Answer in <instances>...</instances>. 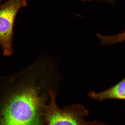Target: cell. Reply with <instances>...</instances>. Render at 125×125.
I'll return each mask as SVG.
<instances>
[{"label":"cell","instance_id":"8","mask_svg":"<svg viewBox=\"0 0 125 125\" xmlns=\"http://www.w3.org/2000/svg\"><path fill=\"white\" fill-rule=\"evenodd\" d=\"M2 0H0V2H1V1H2Z\"/></svg>","mask_w":125,"mask_h":125},{"label":"cell","instance_id":"1","mask_svg":"<svg viewBox=\"0 0 125 125\" xmlns=\"http://www.w3.org/2000/svg\"><path fill=\"white\" fill-rule=\"evenodd\" d=\"M54 78L46 68L34 65L27 81L5 101L1 125H42L45 103L50 97Z\"/></svg>","mask_w":125,"mask_h":125},{"label":"cell","instance_id":"6","mask_svg":"<svg viewBox=\"0 0 125 125\" xmlns=\"http://www.w3.org/2000/svg\"><path fill=\"white\" fill-rule=\"evenodd\" d=\"M85 125H108L103 122H101L98 121H87Z\"/></svg>","mask_w":125,"mask_h":125},{"label":"cell","instance_id":"3","mask_svg":"<svg viewBox=\"0 0 125 125\" xmlns=\"http://www.w3.org/2000/svg\"><path fill=\"white\" fill-rule=\"evenodd\" d=\"M30 0H8L0 6V45L4 55H10L13 29L17 13L22 7L26 6Z\"/></svg>","mask_w":125,"mask_h":125},{"label":"cell","instance_id":"4","mask_svg":"<svg viewBox=\"0 0 125 125\" xmlns=\"http://www.w3.org/2000/svg\"><path fill=\"white\" fill-rule=\"evenodd\" d=\"M89 96L92 99L100 101L107 99L125 100V78L110 88L100 93L91 92Z\"/></svg>","mask_w":125,"mask_h":125},{"label":"cell","instance_id":"5","mask_svg":"<svg viewBox=\"0 0 125 125\" xmlns=\"http://www.w3.org/2000/svg\"><path fill=\"white\" fill-rule=\"evenodd\" d=\"M99 39L104 45H109L125 41V31L116 35L103 36L98 34Z\"/></svg>","mask_w":125,"mask_h":125},{"label":"cell","instance_id":"2","mask_svg":"<svg viewBox=\"0 0 125 125\" xmlns=\"http://www.w3.org/2000/svg\"><path fill=\"white\" fill-rule=\"evenodd\" d=\"M49 103L44 107L43 117L48 125H85L87 109L80 104H74L60 108L56 103V94L51 90Z\"/></svg>","mask_w":125,"mask_h":125},{"label":"cell","instance_id":"7","mask_svg":"<svg viewBox=\"0 0 125 125\" xmlns=\"http://www.w3.org/2000/svg\"><path fill=\"white\" fill-rule=\"evenodd\" d=\"M83 1H87V0H83Z\"/></svg>","mask_w":125,"mask_h":125}]
</instances>
